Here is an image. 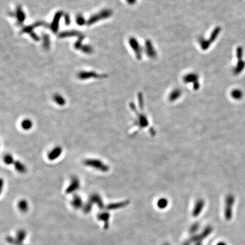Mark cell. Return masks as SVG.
I'll list each match as a JSON object with an SVG mask.
<instances>
[{"instance_id": "obj_1", "label": "cell", "mask_w": 245, "mask_h": 245, "mask_svg": "<svg viewBox=\"0 0 245 245\" xmlns=\"http://www.w3.org/2000/svg\"><path fill=\"white\" fill-rule=\"evenodd\" d=\"M84 164L86 166L92 167L97 170L101 171L103 172H106L109 170V167L107 165L103 163L101 161L94 159H88L84 161Z\"/></svg>"}, {"instance_id": "obj_2", "label": "cell", "mask_w": 245, "mask_h": 245, "mask_svg": "<svg viewBox=\"0 0 245 245\" xmlns=\"http://www.w3.org/2000/svg\"><path fill=\"white\" fill-rule=\"evenodd\" d=\"M234 202V198L233 196L230 195L226 197L225 207V217L226 220H230L233 216V206Z\"/></svg>"}, {"instance_id": "obj_3", "label": "cell", "mask_w": 245, "mask_h": 245, "mask_svg": "<svg viewBox=\"0 0 245 245\" xmlns=\"http://www.w3.org/2000/svg\"><path fill=\"white\" fill-rule=\"evenodd\" d=\"M212 230V229L211 227H210V226L207 227L205 229V230L201 234V235L196 236V237L193 238L191 240L190 239L189 241H187V242H186L184 245H189L190 243H191L193 242H195V241H200L201 239L205 238L206 237H207V235L211 233Z\"/></svg>"}, {"instance_id": "obj_4", "label": "cell", "mask_w": 245, "mask_h": 245, "mask_svg": "<svg viewBox=\"0 0 245 245\" xmlns=\"http://www.w3.org/2000/svg\"><path fill=\"white\" fill-rule=\"evenodd\" d=\"M79 180L78 179V178L74 177L73 178H72L71 183L69 184L68 187L66 188V193H73L75 190L79 189Z\"/></svg>"}, {"instance_id": "obj_5", "label": "cell", "mask_w": 245, "mask_h": 245, "mask_svg": "<svg viewBox=\"0 0 245 245\" xmlns=\"http://www.w3.org/2000/svg\"><path fill=\"white\" fill-rule=\"evenodd\" d=\"M62 153V148L60 147L53 149L48 155V158L49 160L53 161L57 158Z\"/></svg>"}, {"instance_id": "obj_6", "label": "cell", "mask_w": 245, "mask_h": 245, "mask_svg": "<svg viewBox=\"0 0 245 245\" xmlns=\"http://www.w3.org/2000/svg\"><path fill=\"white\" fill-rule=\"evenodd\" d=\"M204 207V202L203 200H199L196 203L194 209L193 211V215L194 217L199 216L202 212Z\"/></svg>"}, {"instance_id": "obj_7", "label": "cell", "mask_w": 245, "mask_h": 245, "mask_svg": "<svg viewBox=\"0 0 245 245\" xmlns=\"http://www.w3.org/2000/svg\"><path fill=\"white\" fill-rule=\"evenodd\" d=\"M14 165L15 166V169L20 173H24L26 171V167L23 163H21L20 161H15Z\"/></svg>"}, {"instance_id": "obj_8", "label": "cell", "mask_w": 245, "mask_h": 245, "mask_svg": "<svg viewBox=\"0 0 245 245\" xmlns=\"http://www.w3.org/2000/svg\"><path fill=\"white\" fill-rule=\"evenodd\" d=\"M33 126V123L29 119L24 120L21 123V127L25 130H29Z\"/></svg>"}, {"instance_id": "obj_9", "label": "cell", "mask_w": 245, "mask_h": 245, "mask_svg": "<svg viewBox=\"0 0 245 245\" xmlns=\"http://www.w3.org/2000/svg\"><path fill=\"white\" fill-rule=\"evenodd\" d=\"M128 202L126 201V202H121V203H116V204H111L110 206H108V208L110 209H116V208H121L123 206H124L128 204Z\"/></svg>"}, {"instance_id": "obj_10", "label": "cell", "mask_w": 245, "mask_h": 245, "mask_svg": "<svg viewBox=\"0 0 245 245\" xmlns=\"http://www.w3.org/2000/svg\"><path fill=\"white\" fill-rule=\"evenodd\" d=\"M167 204H168V202L166 199H161L159 200L157 202V206H158V208H160V209H164L165 208H166L167 206Z\"/></svg>"}, {"instance_id": "obj_11", "label": "cell", "mask_w": 245, "mask_h": 245, "mask_svg": "<svg viewBox=\"0 0 245 245\" xmlns=\"http://www.w3.org/2000/svg\"><path fill=\"white\" fill-rule=\"evenodd\" d=\"M3 161H4V162L7 165L14 164V162H15L13 158L10 154L5 155L3 157Z\"/></svg>"}, {"instance_id": "obj_12", "label": "cell", "mask_w": 245, "mask_h": 245, "mask_svg": "<svg viewBox=\"0 0 245 245\" xmlns=\"http://www.w3.org/2000/svg\"><path fill=\"white\" fill-rule=\"evenodd\" d=\"M54 101L58 104L59 105H60V106H63V105H64L65 104V103H66V102H65V100H64V99L62 98L61 96H60V95H56L55 97H54Z\"/></svg>"}, {"instance_id": "obj_13", "label": "cell", "mask_w": 245, "mask_h": 245, "mask_svg": "<svg viewBox=\"0 0 245 245\" xmlns=\"http://www.w3.org/2000/svg\"><path fill=\"white\" fill-rule=\"evenodd\" d=\"M232 95H233V97L234 98H235V99H239V98H241V97H242V92H241L240 90H234V92H233Z\"/></svg>"}, {"instance_id": "obj_14", "label": "cell", "mask_w": 245, "mask_h": 245, "mask_svg": "<svg viewBox=\"0 0 245 245\" xmlns=\"http://www.w3.org/2000/svg\"><path fill=\"white\" fill-rule=\"evenodd\" d=\"M81 199L78 196H75L74 200H73V205L78 207L81 205Z\"/></svg>"}, {"instance_id": "obj_15", "label": "cell", "mask_w": 245, "mask_h": 245, "mask_svg": "<svg viewBox=\"0 0 245 245\" xmlns=\"http://www.w3.org/2000/svg\"><path fill=\"white\" fill-rule=\"evenodd\" d=\"M20 209H25L27 208V203L25 201H22L20 203Z\"/></svg>"}, {"instance_id": "obj_16", "label": "cell", "mask_w": 245, "mask_h": 245, "mask_svg": "<svg viewBox=\"0 0 245 245\" xmlns=\"http://www.w3.org/2000/svg\"><path fill=\"white\" fill-rule=\"evenodd\" d=\"M198 225L197 224H195L194 225H193L192 226V228H191V233H193V232H195L196 230L198 228Z\"/></svg>"}, {"instance_id": "obj_17", "label": "cell", "mask_w": 245, "mask_h": 245, "mask_svg": "<svg viewBox=\"0 0 245 245\" xmlns=\"http://www.w3.org/2000/svg\"><path fill=\"white\" fill-rule=\"evenodd\" d=\"M217 245H226V244L225 242H220L218 243L217 244Z\"/></svg>"}, {"instance_id": "obj_18", "label": "cell", "mask_w": 245, "mask_h": 245, "mask_svg": "<svg viewBox=\"0 0 245 245\" xmlns=\"http://www.w3.org/2000/svg\"><path fill=\"white\" fill-rule=\"evenodd\" d=\"M202 245V244H201L200 243H197V245Z\"/></svg>"}, {"instance_id": "obj_19", "label": "cell", "mask_w": 245, "mask_h": 245, "mask_svg": "<svg viewBox=\"0 0 245 245\" xmlns=\"http://www.w3.org/2000/svg\"><path fill=\"white\" fill-rule=\"evenodd\" d=\"M165 245H167V244H165Z\"/></svg>"}]
</instances>
